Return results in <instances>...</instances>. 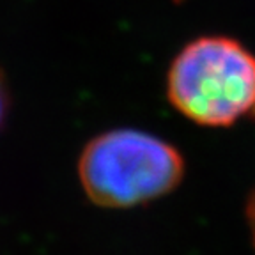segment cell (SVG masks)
Returning <instances> with one entry per match:
<instances>
[{
	"mask_svg": "<svg viewBox=\"0 0 255 255\" xmlns=\"http://www.w3.org/2000/svg\"><path fill=\"white\" fill-rule=\"evenodd\" d=\"M167 98L191 123L229 128L255 117V55L227 36L191 41L167 75Z\"/></svg>",
	"mask_w": 255,
	"mask_h": 255,
	"instance_id": "6da1fadb",
	"label": "cell"
},
{
	"mask_svg": "<svg viewBox=\"0 0 255 255\" xmlns=\"http://www.w3.org/2000/svg\"><path fill=\"white\" fill-rule=\"evenodd\" d=\"M183 175V154L172 143L129 128L94 136L78 159L85 195L107 209H128L168 195Z\"/></svg>",
	"mask_w": 255,
	"mask_h": 255,
	"instance_id": "7a4b0ae2",
	"label": "cell"
},
{
	"mask_svg": "<svg viewBox=\"0 0 255 255\" xmlns=\"http://www.w3.org/2000/svg\"><path fill=\"white\" fill-rule=\"evenodd\" d=\"M5 101H7V96H5L4 82H2V76H0V123H2L5 114Z\"/></svg>",
	"mask_w": 255,
	"mask_h": 255,
	"instance_id": "277c9868",
	"label": "cell"
},
{
	"mask_svg": "<svg viewBox=\"0 0 255 255\" xmlns=\"http://www.w3.org/2000/svg\"><path fill=\"white\" fill-rule=\"evenodd\" d=\"M248 222H250L252 234H254V243H255V193L252 195L250 204H248Z\"/></svg>",
	"mask_w": 255,
	"mask_h": 255,
	"instance_id": "3957f363",
	"label": "cell"
}]
</instances>
